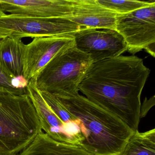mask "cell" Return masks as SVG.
<instances>
[{
    "mask_svg": "<svg viewBox=\"0 0 155 155\" xmlns=\"http://www.w3.org/2000/svg\"><path fill=\"white\" fill-rule=\"evenodd\" d=\"M115 30L132 55L145 49L155 57V2L126 14H117Z\"/></svg>",
    "mask_w": 155,
    "mask_h": 155,
    "instance_id": "5b68a950",
    "label": "cell"
},
{
    "mask_svg": "<svg viewBox=\"0 0 155 155\" xmlns=\"http://www.w3.org/2000/svg\"><path fill=\"white\" fill-rule=\"evenodd\" d=\"M3 12L30 18L68 19L73 11L72 0H0Z\"/></svg>",
    "mask_w": 155,
    "mask_h": 155,
    "instance_id": "30bf717a",
    "label": "cell"
},
{
    "mask_svg": "<svg viewBox=\"0 0 155 155\" xmlns=\"http://www.w3.org/2000/svg\"><path fill=\"white\" fill-rule=\"evenodd\" d=\"M56 97L80 120L84 137L81 147L93 155L121 154L134 133L121 120L79 94Z\"/></svg>",
    "mask_w": 155,
    "mask_h": 155,
    "instance_id": "7a4b0ae2",
    "label": "cell"
},
{
    "mask_svg": "<svg viewBox=\"0 0 155 155\" xmlns=\"http://www.w3.org/2000/svg\"><path fill=\"white\" fill-rule=\"evenodd\" d=\"M81 28L62 18H42L8 14L0 18V28L10 31H12L10 36L21 39L73 35Z\"/></svg>",
    "mask_w": 155,
    "mask_h": 155,
    "instance_id": "8992f818",
    "label": "cell"
},
{
    "mask_svg": "<svg viewBox=\"0 0 155 155\" xmlns=\"http://www.w3.org/2000/svg\"><path fill=\"white\" fill-rule=\"evenodd\" d=\"M92 64L90 57L75 46L53 58L32 79L37 89L56 97L79 94V86Z\"/></svg>",
    "mask_w": 155,
    "mask_h": 155,
    "instance_id": "277c9868",
    "label": "cell"
},
{
    "mask_svg": "<svg viewBox=\"0 0 155 155\" xmlns=\"http://www.w3.org/2000/svg\"><path fill=\"white\" fill-rule=\"evenodd\" d=\"M100 5L117 14H126L150 6L154 1L130 0H97Z\"/></svg>",
    "mask_w": 155,
    "mask_h": 155,
    "instance_id": "9a60e30c",
    "label": "cell"
},
{
    "mask_svg": "<svg viewBox=\"0 0 155 155\" xmlns=\"http://www.w3.org/2000/svg\"><path fill=\"white\" fill-rule=\"evenodd\" d=\"M6 13L5 12H3V11L1 7V6H0V18L1 17H3V16H5L6 15Z\"/></svg>",
    "mask_w": 155,
    "mask_h": 155,
    "instance_id": "ffe728a7",
    "label": "cell"
},
{
    "mask_svg": "<svg viewBox=\"0 0 155 155\" xmlns=\"http://www.w3.org/2000/svg\"><path fill=\"white\" fill-rule=\"evenodd\" d=\"M27 90L38 116L42 130L55 140L81 146L84 140L81 129L61 121L46 103L32 81H29Z\"/></svg>",
    "mask_w": 155,
    "mask_h": 155,
    "instance_id": "9c48e42d",
    "label": "cell"
},
{
    "mask_svg": "<svg viewBox=\"0 0 155 155\" xmlns=\"http://www.w3.org/2000/svg\"><path fill=\"white\" fill-rule=\"evenodd\" d=\"M120 155H155V129L134 133Z\"/></svg>",
    "mask_w": 155,
    "mask_h": 155,
    "instance_id": "5bb4252c",
    "label": "cell"
},
{
    "mask_svg": "<svg viewBox=\"0 0 155 155\" xmlns=\"http://www.w3.org/2000/svg\"><path fill=\"white\" fill-rule=\"evenodd\" d=\"M42 131L28 94L0 86V155H18Z\"/></svg>",
    "mask_w": 155,
    "mask_h": 155,
    "instance_id": "3957f363",
    "label": "cell"
},
{
    "mask_svg": "<svg viewBox=\"0 0 155 155\" xmlns=\"http://www.w3.org/2000/svg\"><path fill=\"white\" fill-rule=\"evenodd\" d=\"M75 46L73 35L37 38L26 44L24 77L29 81L56 56Z\"/></svg>",
    "mask_w": 155,
    "mask_h": 155,
    "instance_id": "ba28073f",
    "label": "cell"
},
{
    "mask_svg": "<svg viewBox=\"0 0 155 155\" xmlns=\"http://www.w3.org/2000/svg\"><path fill=\"white\" fill-rule=\"evenodd\" d=\"M155 105V96L151 97L149 99L146 98L143 104L140 106V119L146 117L149 110Z\"/></svg>",
    "mask_w": 155,
    "mask_h": 155,
    "instance_id": "ac0fdd59",
    "label": "cell"
},
{
    "mask_svg": "<svg viewBox=\"0 0 155 155\" xmlns=\"http://www.w3.org/2000/svg\"><path fill=\"white\" fill-rule=\"evenodd\" d=\"M12 31L0 28V44L8 37L11 35Z\"/></svg>",
    "mask_w": 155,
    "mask_h": 155,
    "instance_id": "d6986e66",
    "label": "cell"
},
{
    "mask_svg": "<svg viewBox=\"0 0 155 155\" xmlns=\"http://www.w3.org/2000/svg\"><path fill=\"white\" fill-rule=\"evenodd\" d=\"M40 93L51 110L61 121L71 127L81 129L83 135V128L79 120L70 114L55 96L47 92Z\"/></svg>",
    "mask_w": 155,
    "mask_h": 155,
    "instance_id": "2e32d148",
    "label": "cell"
},
{
    "mask_svg": "<svg viewBox=\"0 0 155 155\" xmlns=\"http://www.w3.org/2000/svg\"><path fill=\"white\" fill-rule=\"evenodd\" d=\"M21 39L10 36L0 44V64L14 78L24 77L26 44Z\"/></svg>",
    "mask_w": 155,
    "mask_h": 155,
    "instance_id": "4fadbf2b",
    "label": "cell"
},
{
    "mask_svg": "<svg viewBox=\"0 0 155 155\" xmlns=\"http://www.w3.org/2000/svg\"><path fill=\"white\" fill-rule=\"evenodd\" d=\"M73 36L75 47L89 55L92 64L121 56L127 51L124 38L115 29L82 28Z\"/></svg>",
    "mask_w": 155,
    "mask_h": 155,
    "instance_id": "52a82bcc",
    "label": "cell"
},
{
    "mask_svg": "<svg viewBox=\"0 0 155 155\" xmlns=\"http://www.w3.org/2000/svg\"><path fill=\"white\" fill-rule=\"evenodd\" d=\"M18 155H93L81 146L63 143L41 132Z\"/></svg>",
    "mask_w": 155,
    "mask_h": 155,
    "instance_id": "7c38bea8",
    "label": "cell"
},
{
    "mask_svg": "<svg viewBox=\"0 0 155 155\" xmlns=\"http://www.w3.org/2000/svg\"><path fill=\"white\" fill-rule=\"evenodd\" d=\"M28 81L23 76L14 78L8 74L0 64V86L18 94H28Z\"/></svg>",
    "mask_w": 155,
    "mask_h": 155,
    "instance_id": "e0dca14e",
    "label": "cell"
},
{
    "mask_svg": "<svg viewBox=\"0 0 155 155\" xmlns=\"http://www.w3.org/2000/svg\"><path fill=\"white\" fill-rule=\"evenodd\" d=\"M73 11L68 19L81 28L115 29L117 14L97 0H72Z\"/></svg>",
    "mask_w": 155,
    "mask_h": 155,
    "instance_id": "8fae6325",
    "label": "cell"
},
{
    "mask_svg": "<svg viewBox=\"0 0 155 155\" xmlns=\"http://www.w3.org/2000/svg\"><path fill=\"white\" fill-rule=\"evenodd\" d=\"M150 73L142 59L121 55L91 64L79 89L135 133L140 119V97Z\"/></svg>",
    "mask_w": 155,
    "mask_h": 155,
    "instance_id": "6da1fadb",
    "label": "cell"
}]
</instances>
